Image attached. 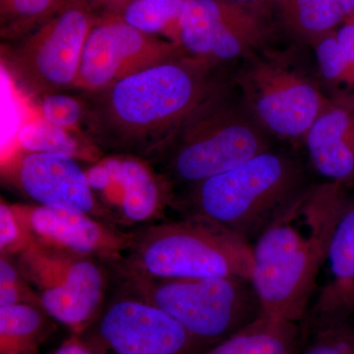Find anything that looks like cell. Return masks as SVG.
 I'll list each match as a JSON object with an SVG mask.
<instances>
[{
	"mask_svg": "<svg viewBox=\"0 0 354 354\" xmlns=\"http://www.w3.org/2000/svg\"><path fill=\"white\" fill-rule=\"evenodd\" d=\"M6 174L35 204L99 218L87 172L75 158L62 153L21 151L6 160Z\"/></svg>",
	"mask_w": 354,
	"mask_h": 354,
	"instance_id": "obj_15",
	"label": "cell"
},
{
	"mask_svg": "<svg viewBox=\"0 0 354 354\" xmlns=\"http://www.w3.org/2000/svg\"><path fill=\"white\" fill-rule=\"evenodd\" d=\"M109 270L115 290L162 310L211 348L262 314L251 279H158L115 266Z\"/></svg>",
	"mask_w": 354,
	"mask_h": 354,
	"instance_id": "obj_6",
	"label": "cell"
},
{
	"mask_svg": "<svg viewBox=\"0 0 354 354\" xmlns=\"http://www.w3.org/2000/svg\"><path fill=\"white\" fill-rule=\"evenodd\" d=\"M18 144L27 152L62 153L88 164L104 157L81 133L51 124L41 116L20 128Z\"/></svg>",
	"mask_w": 354,
	"mask_h": 354,
	"instance_id": "obj_21",
	"label": "cell"
},
{
	"mask_svg": "<svg viewBox=\"0 0 354 354\" xmlns=\"http://www.w3.org/2000/svg\"><path fill=\"white\" fill-rule=\"evenodd\" d=\"M246 59L234 84L249 113L266 132L304 142L330 97L288 53L266 50Z\"/></svg>",
	"mask_w": 354,
	"mask_h": 354,
	"instance_id": "obj_7",
	"label": "cell"
},
{
	"mask_svg": "<svg viewBox=\"0 0 354 354\" xmlns=\"http://www.w3.org/2000/svg\"><path fill=\"white\" fill-rule=\"evenodd\" d=\"M281 23L297 38L313 44L337 31L344 21L339 0H269Z\"/></svg>",
	"mask_w": 354,
	"mask_h": 354,
	"instance_id": "obj_19",
	"label": "cell"
},
{
	"mask_svg": "<svg viewBox=\"0 0 354 354\" xmlns=\"http://www.w3.org/2000/svg\"><path fill=\"white\" fill-rule=\"evenodd\" d=\"M31 237L16 215L12 204L0 203V256L14 258L31 244Z\"/></svg>",
	"mask_w": 354,
	"mask_h": 354,
	"instance_id": "obj_27",
	"label": "cell"
},
{
	"mask_svg": "<svg viewBox=\"0 0 354 354\" xmlns=\"http://www.w3.org/2000/svg\"><path fill=\"white\" fill-rule=\"evenodd\" d=\"M19 304L41 307L38 295L23 278L12 258L0 256V308Z\"/></svg>",
	"mask_w": 354,
	"mask_h": 354,
	"instance_id": "obj_26",
	"label": "cell"
},
{
	"mask_svg": "<svg viewBox=\"0 0 354 354\" xmlns=\"http://www.w3.org/2000/svg\"><path fill=\"white\" fill-rule=\"evenodd\" d=\"M326 181L304 188L274 216L252 247L251 279L262 314L304 318L349 193Z\"/></svg>",
	"mask_w": 354,
	"mask_h": 354,
	"instance_id": "obj_2",
	"label": "cell"
},
{
	"mask_svg": "<svg viewBox=\"0 0 354 354\" xmlns=\"http://www.w3.org/2000/svg\"><path fill=\"white\" fill-rule=\"evenodd\" d=\"M304 187L299 165L281 153H261L235 169L191 185L174 208L208 218L248 241Z\"/></svg>",
	"mask_w": 354,
	"mask_h": 354,
	"instance_id": "obj_4",
	"label": "cell"
},
{
	"mask_svg": "<svg viewBox=\"0 0 354 354\" xmlns=\"http://www.w3.org/2000/svg\"><path fill=\"white\" fill-rule=\"evenodd\" d=\"M12 206L32 241L55 250L111 266L124 260L134 242L135 232L88 214L37 204Z\"/></svg>",
	"mask_w": 354,
	"mask_h": 354,
	"instance_id": "obj_14",
	"label": "cell"
},
{
	"mask_svg": "<svg viewBox=\"0 0 354 354\" xmlns=\"http://www.w3.org/2000/svg\"><path fill=\"white\" fill-rule=\"evenodd\" d=\"M86 169L100 220L127 232L160 223L174 208L171 188L141 158L104 156Z\"/></svg>",
	"mask_w": 354,
	"mask_h": 354,
	"instance_id": "obj_12",
	"label": "cell"
},
{
	"mask_svg": "<svg viewBox=\"0 0 354 354\" xmlns=\"http://www.w3.org/2000/svg\"><path fill=\"white\" fill-rule=\"evenodd\" d=\"M88 1L90 2L95 13L101 17V16L115 12L120 7L125 6L131 0H88Z\"/></svg>",
	"mask_w": 354,
	"mask_h": 354,
	"instance_id": "obj_31",
	"label": "cell"
},
{
	"mask_svg": "<svg viewBox=\"0 0 354 354\" xmlns=\"http://www.w3.org/2000/svg\"><path fill=\"white\" fill-rule=\"evenodd\" d=\"M230 1L239 2V3H255V2H259L261 0H230Z\"/></svg>",
	"mask_w": 354,
	"mask_h": 354,
	"instance_id": "obj_33",
	"label": "cell"
},
{
	"mask_svg": "<svg viewBox=\"0 0 354 354\" xmlns=\"http://www.w3.org/2000/svg\"><path fill=\"white\" fill-rule=\"evenodd\" d=\"M39 99L41 118L58 127L83 134V104L78 95L55 93Z\"/></svg>",
	"mask_w": 354,
	"mask_h": 354,
	"instance_id": "obj_25",
	"label": "cell"
},
{
	"mask_svg": "<svg viewBox=\"0 0 354 354\" xmlns=\"http://www.w3.org/2000/svg\"><path fill=\"white\" fill-rule=\"evenodd\" d=\"M264 128L225 82L156 149L147 162L176 195L268 152Z\"/></svg>",
	"mask_w": 354,
	"mask_h": 354,
	"instance_id": "obj_3",
	"label": "cell"
},
{
	"mask_svg": "<svg viewBox=\"0 0 354 354\" xmlns=\"http://www.w3.org/2000/svg\"><path fill=\"white\" fill-rule=\"evenodd\" d=\"M67 0H0V37L4 43L24 38L50 19Z\"/></svg>",
	"mask_w": 354,
	"mask_h": 354,
	"instance_id": "obj_23",
	"label": "cell"
},
{
	"mask_svg": "<svg viewBox=\"0 0 354 354\" xmlns=\"http://www.w3.org/2000/svg\"><path fill=\"white\" fill-rule=\"evenodd\" d=\"M183 3L184 0H131L101 17L115 18L140 32L177 43Z\"/></svg>",
	"mask_w": 354,
	"mask_h": 354,
	"instance_id": "obj_22",
	"label": "cell"
},
{
	"mask_svg": "<svg viewBox=\"0 0 354 354\" xmlns=\"http://www.w3.org/2000/svg\"><path fill=\"white\" fill-rule=\"evenodd\" d=\"M114 291L81 335L95 354H204L211 348L162 310Z\"/></svg>",
	"mask_w": 354,
	"mask_h": 354,
	"instance_id": "obj_11",
	"label": "cell"
},
{
	"mask_svg": "<svg viewBox=\"0 0 354 354\" xmlns=\"http://www.w3.org/2000/svg\"><path fill=\"white\" fill-rule=\"evenodd\" d=\"M50 319L37 305L0 308V354H38L50 333Z\"/></svg>",
	"mask_w": 354,
	"mask_h": 354,
	"instance_id": "obj_20",
	"label": "cell"
},
{
	"mask_svg": "<svg viewBox=\"0 0 354 354\" xmlns=\"http://www.w3.org/2000/svg\"><path fill=\"white\" fill-rule=\"evenodd\" d=\"M325 265L327 281L312 311L319 329L348 323L354 313V194L335 227Z\"/></svg>",
	"mask_w": 354,
	"mask_h": 354,
	"instance_id": "obj_17",
	"label": "cell"
},
{
	"mask_svg": "<svg viewBox=\"0 0 354 354\" xmlns=\"http://www.w3.org/2000/svg\"><path fill=\"white\" fill-rule=\"evenodd\" d=\"M12 259L44 313L71 335H82L101 313L111 285L104 263L32 241Z\"/></svg>",
	"mask_w": 354,
	"mask_h": 354,
	"instance_id": "obj_9",
	"label": "cell"
},
{
	"mask_svg": "<svg viewBox=\"0 0 354 354\" xmlns=\"http://www.w3.org/2000/svg\"><path fill=\"white\" fill-rule=\"evenodd\" d=\"M53 354H95L92 349L81 337V335H71L69 339L62 344Z\"/></svg>",
	"mask_w": 354,
	"mask_h": 354,
	"instance_id": "obj_30",
	"label": "cell"
},
{
	"mask_svg": "<svg viewBox=\"0 0 354 354\" xmlns=\"http://www.w3.org/2000/svg\"><path fill=\"white\" fill-rule=\"evenodd\" d=\"M344 18L354 12V0H339Z\"/></svg>",
	"mask_w": 354,
	"mask_h": 354,
	"instance_id": "obj_32",
	"label": "cell"
},
{
	"mask_svg": "<svg viewBox=\"0 0 354 354\" xmlns=\"http://www.w3.org/2000/svg\"><path fill=\"white\" fill-rule=\"evenodd\" d=\"M272 38L264 13L230 0H184L177 44L212 66L248 58Z\"/></svg>",
	"mask_w": 354,
	"mask_h": 354,
	"instance_id": "obj_10",
	"label": "cell"
},
{
	"mask_svg": "<svg viewBox=\"0 0 354 354\" xmlns=\"http://www.w3.org/2000/svg\"><path fill=\"white\" fill-rule=\"evenodd\" d=\"M337 41L349 62L354 65V23L346 22L335 31Z\"/></svg>",
	"mask_w": 354,
	"mask_h": 354,
	"instance_id": "obj_29",
	"label": "cell"
},
{
	"mask_svg": "<svg viewBox=\"0 0 354 354\" xmlns=\"http://www.w3.org/2000/svg\"><path fill=\"white\" fill-rule=\"evenodd\" d=\"M344 21H346V22L354 23V12L351 14V15L346 16V17L344 18Z\"/></svg>",
	"mask_w": 354,
	"mask_h": 354,
	"instance_id": "obj_34",
	"label": "cell"
},
{
	"mask_svg": "<svg viewBox=\"0 0 354 354\" xmlns=\"http://www.w3.org/2000/svg\"><path fill=\"white\" fill-rule=\"evenodd\" d=\"M302 354H354V329L348 323L320 328Z\"/></svg>",
	"mask_w": 354,
	"mask_h": 354,
	"instance_id": "obj_28",
	"label": "cell"
},
{
	"mask_svg": "<svg viewBox=\"0 0 354 354\" xmlns=\"http://www.w3.org/2000/svg\"><path fill=\"white\" fill-rule=\"evenodd\" d=\"M158 279H252V246L241 235L197 216L135 232L124 260L111 265Z\"/></svg>",
	"mask_w": 354,
	"mask_h": 354,
	"instance_id": "obj_5",
	"label": "cell"
},
{
	"mask_svg": "<svg viewBox=\"0 0 354 354\" xmlns=\"http://www.w3.org/2000/svg\"><path fill=\"white\" fill-rule=\"evenodd\" d=\"M186 55L176 41L151 36L122 21L99 17L88 34L73 91L92 92Z\"/></svg>",
	"mask_w": 354,
	"mask_h": 354,
	"instance_id": "obj_13",
	"label": "cell"
},
{
	"mask_svg": "<svg viewBox=\"0 0 354 354\" xmlns=\"http://www.w3.org/2000/svg\"><path fill=\"white\" fill-rule=\"evenodd\" d=\"M99 15L88 0H67L24 38L1 44L7 71L34 97L73 91L88 34Z\"/></svg>",
	"mask_w": 354,
	"mask_h": 354,
	"instance_id": "obj_8",
	"label": "cell"
},
{
	"mask_svg": "<svg viewBox=\"0 0 354 354\" xmlns=\"http://www.w3.org/2000/svg\"><path fill=\"white\" fill-rule=\"evenodd\" d=\"M312 46L315 50L319 69L326 81L334 86L341 84L349 87L354 86V65L342 50L335 31L318 39Z\"/></svg>",
	"mask_w": 354,
	"mask_h": 354,
	"instance_id": "obj_24",
	"label": "cell"
},
{
	"mask_svg": "<svg viewBox=\"0 0 354 354\" xmlns=\"http://www.w3.org/2000/svg\"><path fill=\"white\" fill-rule=\"evenodd\" d=\"M297 323L261 314L204 354H295Z\"/></svg>",
	"mask_w": 354,
	"mask_h": 354,
	"instance_id": "obj_18",
	"label": "cell"
},
{
	"mask_svg": "<svg viewBox=\"0 0 354 354\" xmlns=\"http://www.w3.org/2000/svg\"><path fill=\"white\" fill-rule=\"evenodd\" d=\"M218 68L184 55L80 92L83 135L104 156L145 160L225 83Z\"/></svg>",
	"mask_w": 354,
	"mask_h": 354,
	"instance_id": "obj_1",
	"label": "cell"
},
{
	"mask_svg": "<svg viewBox=\"0 0 354 354\" xmlns=\"http://www.w3.org/2000/svg\"><path fill=\"white\" fill-rule=\"evenodd\" d=\"M304 143L321 176L348 187L354 185V92L330 97Z\"/></svg>",
	"mask_w": 354,
	"mask_h": 354,
	"instance_id": "obj_16",
	"label": "cell"
}]
</instances>
